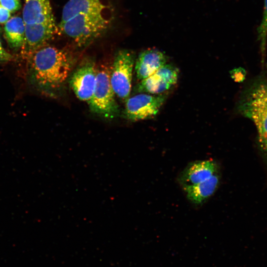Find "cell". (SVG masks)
I'll list each match as a JSON object with an SVG mask.
<instances>
[{"instance_id":"cell-1","label":"cell","mask_w":267,"mask_h":267,"mask_svg":"<svg viewBox=\"0 0 267 267\" xmlns=\"http://www.w3.org/2000/svg\"><path fill=\"white\" fill-rule=\"evenodd\" d=\"M108 0H69L63 7L57 31L85 46L109 26L112 10Z\"/></svg>"},{"instance_id":"cell-2","label":"cell","mask_w":267,"mask_h":267,"mask_svg":"<svg viewBox=\"0 0 267 267\" xmlns=\"http://www.w3.org/2000/svg\"><path fill=\"white\" fill-rule=\"evenodd\" d=\"M28 58L29 81L44 92L59 89L73 67V59L68 52L47 44L36 50Z\"/></svg>"},{"instance_id":"cell-3","label":"cell","mask_w":267,"mask_h":267,"mask_svg":"<svg viewBox=\"0 0 267 267\" xmlns=\"http://www.w3.org/2000/svg\"><path fill=\"white\" fill-rule=\"evenodd\" d=\"M236 108L255 125L259 146L267 164V71L249 83L241 92Z\"/></svg>"},{"instance_id":"cell-4","label":"cell","mask_w":267,"mask_h":267,"mask_svg":"<svg viewBox=\"0 0 267 267\" xmlns=\"http://www.w3.org/2000/svg\"><path fill=\"white\" fill-rule=\"evenodd\" d=\"M110 68L102 64L97 67L96 83L90 99L88 102L90 111L106 119H113L119 113V106L110 80Z\"/></svg>"},{"instance_id":"cell-5","label":"cell","mask_w":267,"mask_h":267,"mask_svg":"<svg viewBox=\"0 0 267 267\" xmlns=\"http://www.w3.org/2000/svg\"><path fill=\"white\" fill-rule=\"evenodd\" d=\"M134 64V53L122 49L116 53L110 68V80L114 93L125 101L130 97Z\"/></svg>"},{"instance_id":"cell-6","label":"cell","mask_w":267,"mask_h":267,"mask_svg":"<svg viewBox=\"0 0 267 267\" xmlns=\"http://www.w3.org/2000/svg\"><path fill=\"white\" fill-rule=\"evenodd\" d=\"M167 97L166 93L160 94L140 93L129 97L125 101L124 117L132 122L153 118L160 110Z\"/></svg>"},{"instance_id":"cell-7","label":"cell","mask_w":267,"mask_h":267,"mask_svg":"<svg viewBox=\"0 0 267 267\" xmlns=\"http://www.w3.org/2000/svg\"><path fill=\"white\" fill-rule=\"evenodd\" d=\"M178 75V68L167 63L149 77L140 81L136 86V91L150 94L166 93L177 83Z\"/></svg>"},{"instance_id":"cell-8","label":"cell","mask_w":267,"mask_h":267,"mask_svg":"<svg viewBox=\"0 0 267 267\" xmlns=\"http://www.w3.org/2000/svg\"><path fill=\"white\" fill-rule=\"evenodd\" d=\"M97 67L92 59H86L72 74L69 83L76 96L81 100L89 101L95 88Z\"/></svg>"},{"instance_id":"cell-9","label":"cell","mask_w":267,"mask_h":267,"mask_svg":"<svg viewBox=\"0 0 267 267\" xmlns=\"http://www.w3.org/2000/svg\"><path fill=\"white\" fill-rule=\"evenodd\" d=\"M56 31L55 22L25 24L22 55L28 58L36 50L47 45Z\"/></svg>"},{"instance_id":"cell-10","label":"cell","mask_w":267,"mask_h":267,"mask_svg":"<svg viewBox=\"0 0 267 267\" xmlns=\"http://www.w3.org/2000/svg\"><path fill=\"white\" fill-rule=\"evenodd\" d=\"M219 173V166L213 160L196 161L189 163L181 171L178 182L184 189L202 182Z\"/></svg>"},{"instance_id":"cell-11","label":"cell","mask_w":267,"mask_h":267,"mask_svg":"<svg viewBox=\"0 0 267 267\" xmlns=\"http://www.w3.org/2000/svg\"><path fill=\"white\" fill-rule=\"evenodd\" d=\"M167 56L162 51L150 48L140 52L135 64L136 76L139 81L149 77L167 64Z\"/></svg>"},{"instance_id":"cell-12","label":"cell","mask_w":267,"mask_h":267,"mask_svg":"<svg viewBox=\"0 0 267 267\" xmlns=\"http://www.w3.org/2000/svg\"><path fill=\"white\" fill-rule=\"evenodd\" d=\"M22 18L25 24L55 22L50 0H25Z\"/></svg>"},{"instance_id":"cell-13","label":"cell","mask_w":267,"mask_h":267,"mask_svg":"<svg viewBox=\"0 0 267 267\" xmlns=\"http://www.w3.org/2000/svg\"><path fill=\"white\" fill-rule=\"evenodd\" d=\"M220 178L218 173L202 182L183 189L189 201L194 204L200 205L215 193L220 185Z\"/></svg>"},{"instance_id":"cell-14","label":"cell","mask_w":267,"mask_h":267,"mask_svg":"<svg viewBox=\"0 0 267 267\" xmlns=\"http://www.w3.org/2000/svg\"><path fill=\"white\" fill-rule=\"evenodd\" d=\"M25 23L23 18L15 16L4 24V31L9 46L17 49L21 48L25 37Z\"/></svg>"},{"instance_id":"cell-15","label":"cell","mask_w":267,"mask_h":267,"mask_svg":"<svg viewBox=\"0 0 267 267\" xmlns=\"http://www.w3.org/2000/svg\"><path fill=\"white\" fill-rule=\"evenodd\" d=\"M257 31L258 40L260 44L262 61V63L264 64L266 56L267 41V0H264L263 16Z\"/></svg>"},{"instance_id":"cell-16","label":"cell","mask_w":267,"mask_h":267,"mask_svg":"<svg viewBox=\"0 0 267 267\" xmlns=\"http://www.w3.org/2000/svg\"><path fill=\"white\" fill-rule=\"evenodd\" d=\"M0 4L10 12H14L21 8L20 0H0Z\"/></svg>"},{"instance_id":"cell-17","label":"cell","mask_w":267,"mask_h":267,"mask_svg":"<svg viewBox=\"0 0 267 267\" xmlns=\"http://www.w3.org/2000/svg\"><path fill=\"white\" fill-rule=\"evenodd\" d=\"M231 78L236 82H242L245 78L246 72L242 68L239 67L233 69L230 72Z\"/></svg>"},{"instance_id":"cell-18","label":"cell","mask_w":267,"mask_h":267,"mask_svg":"<svg viewBox=\"0 0 267 267\" xmlns=\"http://www.w3.org/2000/svg\"><path fill=\"white\" fill-rule=\"evenodd\" d=\"M10 16V12L0 4V23L5 24Z\"/></svg>"},{"instance_id":"cell-19","label":"cell","mask_w":267,"mask_h":267,"mask_svg":"<svg viewBox=\"0 0 267 267\" xmlns=\"http://www.w3.org/2000/svg\"><path fill=\"white\" fill-rule=\"evenodd\" d=\"M11 54L7 52L3 47L0 40V62H6L12 59Z\"/></svg>"},{"instance_id":"cell-20","label":"cell","mask_w":267,"mask_h":267,"mask_svg":"<svg viewBox=\"0 0 267 267\" xmlns=\"http://www.w3.org/2000/svg\"><path fill=\"white\" fill-rule=\"evenodd\" d=\"M0 31H1V29H0Z\"/></svg>"}]
</instances>
